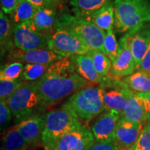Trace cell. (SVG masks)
<instances>
[{
    "label": "cell",
    "instance_id": "cell-6",
    "mask_svg": "<svg viewBox=\"0 0 150 150\" xmlns=\"http://www.w3.org/2000/svg\"><path fill=\"white\" fill-rule=\"evenodd\" d=\"M67 102L81 121H91L105 110L100 86L83 88L71 95Z\"/></svg>",
    "mask_w": 150,
    "mask_h": 150
},
{
    "label": "cell",
    "instance_id": "cell-11",
    "mask_svg": "<svg viewBox=\"0 0 150 150\" xmlns=\"http://www.w3.org/2000/svg\"><path fill=\"white\" fill-rule=\"evenodd\" d=\"M120 50L117 57L112 61L110 76L116 78L125 77L136 70L134 56L129 45V37L126 33L119 42Z\"/></svg>",
    "mask_w": 150,
    "mask_h": 150
},
{
    "label": "cell",
    "instance_id": "cell-3",
    "mask_svg": "<svg viewBox=\"0 0 150 150\" xmlns=\"http://www.w3.org/2000/svg\"><path fill=\"white\" fill-rule=\"evenodd\" d=\"M56 29L66 30L77 37L90 50H99L106 54L104 49L106 31L89 20L64 13L56 17Z\"/></svg>",
    "mask_w": 150,
    "mask_h": 150
},
{
    "label": "cell",
    "instance_id": "cell-5",
    "mask_svg": "<svg viewBox=\"0 0 150 150\" xmlns=\"http://www.w3.org/2000/svg\"><path fill=\"white\" fill-rule=\"evenodd\" d=\"M6 102L16 124L46 110L38 91L36 81H24Z\"/></svg>",
    "mask_w": 150,
    "mask_h": 150
},
{
    "label": "cell",
    "instance_id": "cell-13",
    "mask_svg": "<svg viewBox=\"0 0 150 150\" xmlns=\"http://www.w3.org/2000/svg\"><path fill=\"white\" fill-rule=\"evenodd\" d=\"M127 33L137 71L150 44V22L131 30Z\"/></svg>",
    "mask_w": 150,
    "mask_h": 150
},
{
    "label": "cell",
    "instance_id": "cell-17",
    "mask_svg": "<svg viewBox=\"0 0 150 150\" xmlns=\"http://www.w3.org/2000/svg\"><path fill=\"white\" fill-rule=\"evenodd\" d=\"M76 66V72L81 77L92 84L100 85L105 78L98 74L94 67L91 56L88 54L71 56Z\"/></svg>",
    "mask_w": 150,
    "mask_h": 150
},
{
    "label": "cell",
    "instance_id": "cell-27",
    "mask_svg": "<svg viewBox=\"0 0 150 150\" xmlns=\"http://www.w3.org/2000/svg\"><path fill=\"white\" fill-rule=\"evenodd\" d=\"M49 66L50 65L45 64H26L20 79L24 81H35L40 79L45 74Z\"/></svg>",
    "mask_w": 150,
    "mask_h": 150
},
{
    "label": "cell",
    "instance_id": "cell-19",
    "mask_svg": "<svg viewBox=\"0 0 150 150\" xmlns=\"http://www.w3.org/2000/svg\"><path fill=\"white\" fill-rule=\"evenodd\" d=\"M85 19L92 22L105 31L112 28L115 22L113 1H108L102 8Z\"/></svg>",
    "mask_w": 150,
    "mask_h": 150
},
{
    "label": "cell",
    "instance_id": "cell-1",
    "mask_svg": "<svg viewBox=\"0 0 150 150\" xmlns=\"http://www.w3.org/2000/svg\"><path fill=\"white\" fill-rule=\"evenodd\" d=\"M36 85L47 110L91 83L76 72L72 57H64L50 65L45 74L36 81Z\"/></svg>",
    "mask_w": 150,
    "mask_h": 150
},
{
    "label": "cell",
    "instance_id": "cell-30",
    "mask_svg": "<svg viewBox=\"0 0 150 150\" xmlns=\"http://www.w3.org/2000/svg\"><path fill=\"white\" fill-rule=\"evenodd\" d=\"M104 49L106 54L110 61H112L117 57L119 53L120 45L116 40V37L113 31V27L110 28L106 31L104 38Z\"/></svg>",
    "mask_w": 150,
    "mask_h": 150
},
{
    "label": "cell",
    "instance_id": "cell-32",
    "mask_svg": "<svg viewBox=\"0 0 150 150\" xmlns=\"http://www.w3.org/2000/svg\"><path fill=\"white\" fill-rule=\"evenodd\" d=\"M95 141V138L91 129L87 127L82 138L72 150H88Z\"/></svg>",
    "mask_w": 150,
    "mask_h": 150
},
{
    "label": "cell",
    "instance_id": "cell-2",
    "mask_svg": "<svg viewBox=\"0 0 150 150\" xmlns=\"http://www.w3.org/2000/svg\"><path fill=\"white\" fill-rule=\"evenodd\" d=\"M81 125H82L81 120L66 102L59 108L47 113L46 125L41 142L46 149L54 150L63 135Z\"/></svg>",
    "mask_w": 150,
    "mask_h": 150
},
{
    "label": "cell",
    "instance_id": "cell-31",
    "mask_svg": "<svg viewBox=\"0 0 150 150\" xmlns=\"http://www.w3.org/2000/svg\"><path fill=\"white\" fill-rule=\"evenodd\" d=\"M12 112L5 101L0 102V128L1 132H4L7 130L11 120H12Z\"/></svg>",
    "mask_w": 150,
    "mask_h": 150
},
{
    "label": "cell",
    "instance_id": "cell-14",
    "mask_svg": "<svg viewBox=\"0 0 150 150\" xmlns=\"http://www.w3.org/2000/svg\"><path fill=\"white\" fill-rule=\"evenodd\" d=\"M143 127L141 124L121 117L116 126L115 142L122 150L134 147L139 140Z\"/></svg>",
    "mask_w": 150,
    "mask_h": 150
},
{
    "label": "cell",
    "instance_id": "cell-22",
    "mask_svg": "<svg viewBox=\"0 0 150 150\" xmlns=\"http://www.w3.org/2000/svg\"><path fill=\"white\" fill-rule=\"evenodd\" d=\"M29 146V142L20 135L16 126L4 132L1 150H26Z\"/></svg>",
    "mask_w": 150,
    "mask_h": 150
},
{
    "label": "cell",
    "instance_id": "cell-24",
    "mask_svg": "<svg viewBox=\"0 0 150 150\" xmlns=\"http://www.w3.org/2000/svg\"><path fill=\"white\" fill-rule=\"evenodd\" d=\"M87 127L82 124L80 127L68 131L60 138L54 150H72L81 139Z\"/></svg>",
    "mask_w": 150,
    "mask_h": 150
},
{
    "label": "cell",
    "instance_id": "cell-10",
    "mask_svg": "<svg viewBox=\"0 0 150 150\" xmlns=\"http://www.w3.org/2000/svg\"><path fill=\"white\" fill-rule=\"evenodd\" d=\"M122 114L114 110H104L97 116L91 127L95 140L99 142H114L115 129Z\"/></svg>",
    "mask_w": 150,
    "mask_h": 150
},
{
    "label": "cell",
    "instance_id": "cell-41",
    "mask_svg": "<svg viewBox=\"0 0 150 150\" xmlns=\"http://www.w3.org/2000/svg\"><path fill=\"white\" fill-rule=\"evenodd\" d=\"M24 1V0H18V4H19V3H20V2H22V1Z\"/></svg>",
    "mask_w": 150,
    "mask_h": 150
},
{
    "label": "cell",
    "instance_id": "cell-26",
    "mask_svg": "<svg viewBox=\"0 0 150 150\" xmlns=\"http://www.w3.org/2000/svg\"><path fill=\"white\" fill-rule=\"evenodd\" d=\"M37 8L29 3L27 0H24L19 3L16 10L11 15V20L13 24H18L29 21L33 18L37 11Z\"/></svg>",
    "mask_w": 150,
    "mask_h": 150
},
{
    "label": "cell",
    "instance_id": "cell-33",
    "mask_svg": "<svg viewBox=\"0 0 150 150\" xmlns=\"http://www.w3.org/2000/svg\"><path fill=\"white\" fill-rule=\"evenodd\" d=\"M138 143L141 150H150V124L144 126Z\"/></svg>",
    "mask_w": 150,
    "mask_h": 150
},
{
    "label": "cell",
    "instance_id": "cell-34",
    "mask_svg": "<svg viewBox=\"0 0 150 150\" xmlns=\"http://www.w3.org/2000/svg\"><path fill=\"white\" fill-rule=\"evenodd\" d=\"M88 150H122L116 142H99L95 140Z\"/></svg>",
    "mask_w": 150,
    "mask_h": 150
},
{
    "label": "cell",
    "instance_id": "cell-25",
    "mask_svg": "<svg viewBox=\"0 0 150 150\" xmlns=\"http://www.w3.org/2000/svg\"><path fill=\"white\" fill-rule=\"evenodd\" d=\"M88 54L91 56L94 67L98 74L103 77L109 74L112 61L106 54L97 50H90Z\"/></svg>",
    "mask_w": 150,
    "mask_h": 150
},
{
    "label": "cell",
    "instance_id": "cell-4",
    "mask_svg": "<svg viewBox=\"0 0 150 150\" xmlns=\"http://www.w3.org/2000/svg\"><path fill=\"white\" fill-rule=\"evenodd\" d=\"M114 26L117 31L128 32L150 22V0H115Z\"/></svg>",
    "mask_w": 150,
    "mask_h": 150
},
{
    "label": "cell",
    "instance_id": "cell-36",
    "mask_svg": "<svg viewBox=\"0 0 150 150\" xmlns=\"http://www.w3.org/2000/svg\"><path fill=\"white\" fill-rule=\"evenodd\" d=\"M137 71L150 73V44L145 56L142 60L139 69Z\"/></svg>",
    "mask_w": 150,
    "mask_h": 150
},
{
    "label": "cell",
    "instance_id": "cell-40",
    "mask_svg": "<svg viewBox=\"0 0 150 150\" xmlns=\"http://www.w3.org/2000/svg\"><path fill=\"white\" fill-rule=\"evenodd\" d=\"M125 150H141L140 148V146L138 145V143L137 142L136 145H134V147H132L131 148H129V149H125Z\"/></svg>",
    "mask_w": 150,
    "mask_h": 150
},
{
    "label": "cell",
    "instance_id": "cell-21",
    "mask_svg": "<svg viewBox=\"0 0 150 150\" xmlns=\"http://www.w3.org/2000/svg\"><path fill=\"white\" fill-rule=\"evenodd\" d=\"M3 11L0 13V44L1 54L14 48L13 29L12 22Z\"/></svg>",
    "mask_w": 150,
    "mask_h": 150
},
{
    "label": "cell",
    "instance_id": "cell-18",
    "mask_svg": "<svg viewBox=\"0 0 150 150\" xmlns=\"http://www.w3.org/2000/svg\"><path fill=\"white\" fill-rule=\"evenodd\" d=\"M56 19V13L54 9L42 7L37 9L31 22L37 31L48 35L52 33L51 32L55 27Z\"/></svg>",
    "mask_w": 150,
    "mask_h": 150
},
{
    "label": "cell",
    "instance_id": "cell-37",
    "mask_svg": "<svg viewBox=\"0 0 150 150\" xmlns=\"http://www.w3.org/2000/svg\"><path fill=\"white\" fill-rule=\"evenodd\" d=\"M138 95L145 100L146 106H147V112L149 113V116L150 117V91L147 93H138Z\"/></svg>",
    "mask_w": 150,
    "mask_h": 150
},
{
    "label": "cell",
    "instance_id": "cell-16",
    "mask_svg": "<svg viewBox=\"0 0 150 150\" xmlns=\"http://www.w3.org/2000/svg\"><path fill=\"white\" fill-rule=\"evenodd\" d=\"M122 117L133 122L141 124L143 126L150 124V117L145 102L138 93L131 90L129 92L128 100Z\"/></svg>",
    "mask_w": 150,
    "mask_h": 150
},
{
    "label": "cell",
    "instance_id": "cell-9",
    "mask_svg": "<svg viewBox=\"0 0 150 150\" xmlns=\"http://www.w3.org/2000/svg\"><path fill=\"white\" fill-rule=\"evenodd\" d=\"M49 35L37 31L31 20L16 24L13 29L15 47L24 51L48 48Z\"/></svg>",
    "mask_w": 150,
    "mask_h": 150
},
{
    "label": "cell",
    "instance_id": "cell-28",
    "mask_svg": "<svg viewBox=\"0 0 150 150\" xmlns=\"http://www.w3.org/2000/svg\"><path fill=\"white\" fill-rule=\"evenodd\" d=\"M24 66L20 62H12L1 69L0 79L17 80L21 77Z\"/></svg>",
    "mask_w": 150,
    "mask_h": 150
},
{
    "label": "cell",
    "instance_id": "cell-38",
    "mask_svg": "<svg viewBox=\"0 0 150 150\" xmlns=\"http://www.w3.org/2000/svg\"><path fill=\"white\" fill-rule=\"evenodd\" d=\"M29 3L33 4L35 8H40L42 7H46L45 0H27Z\"/></svg>",
    "mask_w": 150,
    "mask_h": 150
},
{
    "label": "cell",
    "instance_id": "cell-20",
    "mask_svg": "<svg viewBox=\"0 0 150 150\" xmlns=\"http://www.w3.org/2000/svg\"><path fill=\"white\" fill-rule=\"evenodd\" d=\"M111 0H70L74 16L86 18Z\"/></svg>",
    "mask_w": 150,
    "mask_h": 150
},
{
    "label": "cell",
    "instance_id": "cell-39",
    "mask_svg": "<svg viewBox=\"0 0 150 150\" xmlns=\"http://www.w3.org/2000/svg\"><path fill=\"white\" fill-rule=\"evenodd\" d=\"M61 0H45L46 7H49V8H52L56 6L59 4L61 2Z\"/></svg>",
    "mask_w": 150,
    "mask_h": 150
},
{
    "label": "cell",
    "instance_id": "cell-15",
    "mask_svg": "<svg viewBox=\"0 0 150 150\" xmlns=\"http://www.w3.org/2000/svg\"><path fill=\"white\" fill-rule=\"evenodd\" d=\"M47 113H40L31 116L16 124V129L30 145L42 142L43 131L46 125Z\"/></svg>",
    "mask_w": 150,
    "mask_h": 150
},
{
    "label": "cell",
    "instance_id": "cell-35",
    "mask_svg": "<svg viewBox=\"0 0 150 150\" xmlns=\"http://www.w3.org/2000/svg\"><path fill=\"white\" fill-rule=\"evenodd\" d=\"M18 4V0H1V11L6 14H12Z\"/></svg>",
    "mask_w": 150,
    "mask_h": 150
},
{
    "label": "cell",
    "instance_id": "cell-29",
    "mask_svg": "<svg viewBox=\"0 0 150 150\" xmlns=\"http://www.w3.org/2000/svg\"><path fill=\"white\" fill-rule=\"evenodd\" d=\"M21 79L17 80L0 79V99L6 101L12 96L24 83Z\"/></svg>",
    "mask_w": 150,
    "mask_h": 150
},
{
    "label": "cell",
    "instance_id": "cell-23",
    "mask_svg": "<svg viewBox=\"0 0 150 150\" xmlns=\"http://www.w3.org/2000/svg\"><path fill=\"white\" fill-rule=\"evenodd\" d=\"M122 80L129 89L136 93L150 91V73L137 71Z\"/></svg>",
    "mask_w": 150,
    "mask_h": 150
},
{
    "label": "cell",
    "instance_id": "cell-8",
    "mask_svg": "<svg viewBox=\"0 0 150 150\" xmlns=\"http://www.w3.org/2000/svg\"><path fill=\"white\" fill-rule=\"evenodd\" d=\"M106 76L100 86L102 88L103 102L105 110H114L122 114L126 106L129 89L119 78L110 76Z\"/></svg>",
    "mask_w": 150,
    "mask_h": 150
},
{
    "label": "cell",
    "instance_id": "cell-12",
    "mask_svg": "<svg viewBox=\"0 0 150 150\" xmlns=\"http://www.w3.org/2000/svg\"><path fill=\"white\" fill-rule=\"evenodd\" d=\"M8 58L13 62H20L26 64H45L51 65L54 62L63 59V56L52 50L46 49L24 51L20 49H13L9 52Z\"/></svg>",
    "mask_w": 150,
    "mask_h": 150
},
{
    "label": "cell",
    "instance_id": "cell-7",
    "mask_svg": "<svg viewBox=\"0 0 150 150\" xmlns=\"http://www.w3.org/2000/svg\"><path fill=\"white\" fill-rule=\"evenodd\" d=\"M47 47L63 57L88 54L90 49L72 33L56 29L48 35Z\"/></svg>",
    "mask_w": 150,
    "mask_h": 150
}]
</instances>
